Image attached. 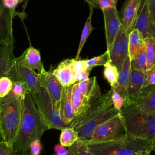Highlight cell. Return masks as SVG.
Here are the masks:
<instances>
[{
    "label": "cell",
    "mask_w": 155,
    "mask_h": 155,
    "mask_svg": "<svg viewBox=\"0 0 155 155\" xmlns=\"http://www.w3.org/2000/svg\"><path fill=\"white\" fill-rule=\"evenodd\" d=\"M49 130L40 115L30 93L22 101L21 119L16 139L12 145L17 155L28 153L30 143L41 139L45 131Z\"/></svg>",
    "instance_id": "1"
},
{
    "label": "cell",
    "mask_w": 155,
    "mask_h": 155,
    "mask_svg": "<svg viewBox=\"0 0 155 155\" xmlns=\"http://www.w3.org/2000/svg\"><path fill=\"white\" fill-rule=\"evenodd\" d=\"M119 114L113 104L110 89L92 99L85 113L75 118L68 127L78 132L77 140L87 142L97 127Z\"/></svg>",
    "instance_id": "2"
},
{
    "label": "cell",
    "mask_w": 155,
    "mask_h": 155,
    "mask_svg": "<svg viewBox=\"0 0 155 155\" xmlns=\"http://www.w3.org/2000/svg\"><path fill=\"white\" fill-rule=\"evenodd\" d=\"M86 143L93 155H147L154 150L152 142L129 135L116 140Z\"/></svg>",
    "instance_id": "3"
},
{
    "label": "cell",
    "mask_w": 155,
    "mask_h": 155,
    "mask_svg": "<svg viewBox=\"0 0 155 155\" xmlns=\"http://www.w3.org/2000/svg\"><path fill=\"white\" fill-rule=\"evenodd\" d=\"M120 114L127 134L153 142L155 139V113L143 111L137 108L124 104Z\"/></svg>",
    "instance_id": "4"
},
{
    "label": "cell",
    "mask_w": 155,
    "mask_h": 155,
    "mask_svg": "<svg viewBox=\"0 0 155 155\" xmlns=\"http://www.w3.org/2000/svg\"><path fill=\"white\" fill-rule=\"evenodd\" d=\"M22 101L10 93L0 98V137L2 140L12 146L19 127Z\"/></svg>",
    "instance_id": "5"
},
{
    "label": "cell",
    "mask_w": 155,
    "mask_h": 155,
    "mask_svg": "<svg viewBox=\"0 0 155 155\" xmlns=\"http://www.w3.org/2000/svg\"><path fill=\"white\" fill-rule=\"evenodd\" d=\"M31 95L36 108L48 129L62 130L68 127L63 122L59 110L54 107L44 88L41 87Z\"/></svg>",
    "instance_id": "6"
},
{
    "label": "cell",
    "mask_w": 155,
    "mask_h": 155,
    "mask_svg": "<svg viewBox=\"0 0 155 155\" xmlns=\"http://www.w3.org/2000/svg\"><path fill=\"white\" fill-rule=\"evenodd\" d=\"M128 136L120 114L97 127L90 139L85 142H102L119 140Z\"/></svg>",
    "instance_id": "7"
},
{
    "label": "cell",
    "mask_w": 155,
    "mask_h": 155,
    "mask_svg": "<svg viewBox=\"0 0 155 155\" xmlns=\"http://www.w3.org/2000/svg\"><path fill=\"white\" fill-rule=\"evenodd\" d=\"M5 76L10 78L12 82H18L22 84L27 92L31 94L41 88L38 73L21 65L16 58L14 59L12 65Z\"/></svg>",
    "instance_id": "8"
},
{
    "label": "cell",
    "mask_w": 155,
    "mask_h": 155,
    "mask_svg": "<svg viewBox=\"0 0 155 155\" xmlns=\"http://www.w3.org/2000/svg\"><path fill=\"white\" fill-rule=\"evenodd\" d=\"M129 33L121 25L108 51L110 62L120 70L126 58L129 55Z\"/></svg>",
    "instance_id": "9"
},
{
    "label": "cell",
    "mask_w": 155,
    "mask_h": 155,
    "mask_svg": "<svg viewBox=\"0 0 155 155\" xmlns=\"http://www.w3.org/2000/svg\"><path fill=\"white\" fill-rule=\"evenodd\" d=\"M38 78L41 87L47 91L53 105L59 110L64 87L53 73V70L46 71L44 67L38 73Z\"/></svg>",
    "instance_id": "10"
},
{
    "label": "cell",
    "mask_w": 155,
    "mask_h": 155,
    "mask_svg": "<svg viewBox=\"0 0 155 155\" xmlns=\"http://www.w3.org/2000/svg\"><path fill=\"white\" fill-rule=\"evenodd\" d=\"M15 9L0 0V43L13 44V19Z\"/></svg>",
    "instance_id": "11"
},
{
    "label": "cell",
    "mask_w": 155,
    "mask_h": 155,
    "mask_svg": "<svg viewBox=\"0 0 155 155\" xmlns=\"http://www.w3.org/2000/svg\"><path fill=\"white\" fill-rule=\"evenodd\" d=\"M134 28L139 30L143 39L155 37V22L151 18L146 0H141Z\"/></svg>",
    "instance_id": "12"
},
{
    "label": "cell",
    "mask_w": 155,
    "mask_h": 155,
    "mask_svg": "<svg viewBox=\"0 0 155 155\" xmlns=\"http://www.w3.org/2000/svg\"><path fill=\"white\" fill-rule=\"evenodd\" d=\"M107 51H109L122 25L116 6L102 11Z\"/></svg>",
    "instance_id": "13"
},
{
    "label": "cell",
    "mask_w": 155,
    "mask_h": 155,
    "mask_svg": "<svg viewBox=\"0 0 155 155\" xmlns=\"http://www.w3.org/2000/svg\"><path fill=\"white\" fill-rule=\"evenodd\" d=\"M141 0H125L119 16L123 27L130 33L134 28Z\"/></svg>",
    "instance_id": "14"
},
{
    "label": "cell",
    "mask_w": 155,
    "mask_h": 155,
    "mask_svg": "<svg viewBox=\"0 0 155 155\" xmlns=\"http://www.w3.org/2000/svg\"><path fill=\"white\" fill-rule=\"evenodd\" d=\"M131 73V59L128 55L119 71L117 82L113 87H111L123 97L124 102L128 99V88Z\"/></svg>",
    "instance_id": "15"
},
{
    "label": "cell",
    "mask_w": 155,
    "mask_h": 155,
    "mask_svg": "<svg viewBox=\"0 0 155 155\" xmlns=\"http://www.w3.org/2000/svg\"><path fill=\"white\" fill-rule=\"evenodd\" d=\"M16 59L23 67L33 71L37 70L38 73L44 68L39 51L32 46H30L27 48L21 56L16 58Z\"/></svg>",
    "instance_id": "16"
},
{
    "label": "cell",
    "mask_w": 155,
    "mask_h": 155,
    "mask_svg": "<svg viewBox=\"0 0 155 155\" xmlns=\"http://www.w3.org/2000/svg\"><path fill=\"white\" fill-rule=\"evenodd\" d=\"M72 85L64 87L59 106V113L63 122L68 127L76 117L71 104Z\"/></svg>",
    "instance_id": "17"
},
{
    "label": "cell",
    "mask_w": 155,
    "mask_h": 155,
    "mask_svg": "<svg viewBox=\"0 0 155 155\" xmlns=\"http://www.w3.org/2000/svg\"><path fill=\"white\" fill-rule=\"evenodd\" d=\"M53 73L63 87H68L76 83L74 73L71 66L70 59L61 62L57 67L53 70Z\"/></svg>",
    "instance_id": "18"
},
{
    "label": "cell",
    "mask_w": 155,
    "mask_h": 155,
    "mask_svg": "<svg viewBox=\"0 0 155 155\" xmlns=\"http://www.w3.org/2000/svg\"><path fill=\"white\" fill-rule=\"evenodd\" d=\"M124 104L133 105L147 113H155V88L145 96L128 99L124 102Z\"/></svg>",
    "instance_id": "19"
},
{
    "label": "cell",
    "mask_w": 155,
    "mask_h": 155,
    "mask_svg": "<svg viewBox=\"0 0 155 155\" xmlns=\"http://www.w3.org/2000/svg\"><path fill=\"white\" fill-rule=\"evenodd\" d=\"M91 99L84 96L79 88L78 83L76 82L73 85L71 91V104L76 114V117L82 116L88 108ZM74 118V119H75Z\"/></svg>",
    "instance_id": "20"
},
{
    "label": "cell",
    "mask_w": 155,
    "mask_h": 155,
    "mask_svg": "<svg viewBox=\"0 0 155 155\" xmlns=\"http://www.w3.org/2000/svg\"><path fill=\"white\" fill-rule=\"evenodd\" d=\"M15 58L13 44L0 43V78L5 76L10 70Z\"/></svg>",
    "instance_id": "21"
},
{
    "label": "cell",
    "mask_w": 155,
    "mask_h": 155,
    "mask_svg": "<svg viewBox=\"0 0 155 155\" xmlns=\"http://www.w3.org/2000/svg\"><path fill=\"white\" fill-rule=\"evenodd\" d=\"M145 80V74L131 70L128 88V99L136 98L140 95L143 88Z\"/></svg>",
    "instance_id": "22"
},
{
    "label": "cell",
    "mask_w": 155,
    "mask_h": 155,
    "mask_svg": "<svg viewBox=\"0 0 155 155\" xmlns=\"http://www.w3.org/2000/svg\"><path fill=\"white\" fill-rule=\"evenodd\" d=\"M78 83L81 93L91 100L102 94L96 76L89 78L86 81Z\"/></svg>",
    "instance_id": "23"
},
{
    "label": "cell",
    "mask_w": 155,
    "mask_h": 155,
    "mask_svg": "<svg viewBox=\"0 0 155 155\" xmlns=\"http://www.w3.org/2000/svg\"><path fill=\"white\" fill-rule=\"evenodd\" d=\"M129 56L130 59L145 47L144 39L140 33L136 28H133L129 33Z\"/></svg>",
    "instance_id": "24"
},
{
    "label": "cell",
    "mask_w": 155,
    "mask_h": 155,
    "mask_svg": "<svg viewBox=\"0 0 155 155\" xmlns=\"http://www.w3.org/2000/svg\"><path fill=\"white\" fill-rule=\"evenodd\" d=\"M89 8H90V13L85 23V25L84 26V28L82 30L81 36V39L79 41V47L78 49L77 53L75 56V59H79V56L80 53L81 52V50L85 44L88 36L91 34V31L93 30V27L91 24V18L93 14V10H94V7L91 5H89Z\"/></svg>",
    "instance_id": "25"
},
{
    "label": "cell",
    "mask_w": 155,
    "mask_h": 155,
    "mask_svg": "<svg viewBox=\"0 0 155 155\" xmlns=\"http://www.w3.org/2000/svg\"><path fill=\"white\" fill-rule=\"evenodd\" d=\"M131 70L145 74L147 71V60L145 54V47L142 48L136 55L131 59Z\"/></svg>",
    "instance_id": "26"
},
{
    "label": "cell",
    "mask_w": 155,
    "mask_h": 155,
    "mask_svg": "<svg viewBox=\"0 0 155 155\" xmlns=\"http://www.w3.org/2000/svg\"><path fill=\"white\" fill-rule=\"evenodd\" d=\"M144 43L148 71L155 67V37L145 38Z\"/></svg>",
    "instance_id": "27"
},
{
    "label": "cell",
    "mask_w": 155,
    "mask_h": 155,
    "mask_svg": "<svg viewBox=\"0 0 155 155\" xmlns=\"http://www.w3.org/2000/svg\"><path fill=\"white\" fill-rule=\"evenodd\" d=\"M78 133L73 128L67 127L61 130L59 143L65 147L72 145L78 139Z\"/></svg>",
    "instance_id": "28"
},
{
    "label": "cell",
    "mask_w": 155,
    "mask_h": 155,
    "mask_svg": "<svg viewBox=\"0 0 155 155\" xmlns=\"http://www.w3.org/2000/svg\"><path fill=\"white\" fill-rule=\"evenodd\" d=\"M104 76L111 87L116 84L119 76V70L108 61L104 65Z\"/></svg>",
    "instance_id": "29"
},
{
    "label": "cell",
    "mask_w": 155,
    "mask_h": 155,
    "mask_svg": "<svg viewBox=\"0 0 155 155\" xmlns=\"http://www.w3.org/2000/svg\"><path fill=\"white\" fill-rule=\"evenodd\" d=\"M67 149L68 155H93L90 150L88 144L83 141L76 140Z\"/></svg>",
    "instance_id": "30"
},
{
    "label": "cell",
    "mask_w": 155,
    "mask_h": 155,
    "mask_svg": "<svg viewBox=\"0 0 155 155\" xmlns=\"http://www.w3.org/2000/svg\"><path fill=\"white\" fill-rule=\"evenodd\" d=\"M108 61H110L109 58V53L107 50L102 54L95 56L91 59L86 60V65L87 67V70L90 72L91 70L95 67L104 65Z\"/></svg>",
    "instance_id": "31"
},
{
    "label": "cell",
    "mask_w": 155,
    "mask_h": 155,
    "mask_svg": "<svg viewBox=\"0 0 155 155\" xmlns=\"http://www.w3.org/2000/svg\"><path fill=\"white\" fill-rule=\"evenodd\" d=\"M13 82L7 76L0 78V98L6 96L12 90Z\"/></svg>",
    "instance_id": "32"
},
{
    "label": "cell",
    "mask_w": 155,
    "mask_h": 155,
    "mask_svg": "<svg viewBox=\"0 0 155 155\" xmlns=\"http://www.w3.org/2000/svg\"><path fill=\"white\" fill-rule=\"evenodd\" d=\"M15 97L23 100L25 96V94L28 93L24 86L18 82H13L12 88L10 92Z\"/></svg>",
    "instance_id": "33"
},
{
    "label": "cell",
    "mask_w": 155,
    "mask_h": 155,
    "mask_svg": "<svg viewBox=\"0 0 155 155\" xmlns=\"http://www.w3.org/2000/svg\"><path fill=\"white\" fill-rule=\"evenodd\" d=\"M86 60L87 59H70V64L74 73V74L78 73L88 71L86 65Z\"/></svg>",
    "instance_id": "34"
},
{
    "label": "cell",
    "mask_w": 155,
    "mask_h": 155,
    "mask_svg": "<svg viewBox=\"0 0 155 155\" xmlns=\"http://www.w3.org/2000/svg\"><path fill=\"white\" fill-rule=\"evenodd\" d=\"M155 88V67L147 71L145 73V80L142 91L147 88Z\"/></svg>",
    "instance_id": "35"
},
{
    "label": "cell",
    "mask_w": 155,
    "mask_h": 155,
    "mask_svg": "<svg viewBox=\"0 0 155 155\" xmlns=\"http://www.w3.org/2000/svg\"><path fill=\"white\" fill-rule=\"evenodd\" d=\"M111 100L115 108L120 114L122 108L124 104V99L123 97L112 87H111Z\"/></svg>",
    "instance_id": "36"
},
{
    "label": "cell",
    "mask_w": 155,
    "mask_h": 155,
    "mask_svg": "<svg viewBox=\"0 0 155 155\" xmlns=\"http://www.w3.org/2000/svg\"><path fill=\"white\" fill-rule=\"evenodd\" d=\"M42 147L40 139L33 140L30 145L28 154L30 155H41Z\"/></svg>",
    "instance_id": "37"
},
{
    "label": "cell",
    "mask_w": 155,
    "mask_h": 155,
    "mask_svg": "<svg viewBox=\"0 0 155 155\" xmlns=\"http://www.w3.org/2000/svg\"><path fill=\"white\" fill-rule=\"evenodd\" d=\"M0 155H17L13 147L8 143L0 140Z\"/></svg>",
    "instance_id": "38"
},
{
    "label": "cell",
    "mask_w": 155,
    "mask_h": 155,
    "mask_svg": "<svg viewBox=\"0 0 155 155\" xmlns=\"http://www.w3.org/2000/svg\"><path fill=\"white\" fill-rule=\"evenodd\" d=\"M90 73V72H89L88 71H85L76 73L74 74V79H75L76 83L81 82L89 79Z\"/></svg>",
    "instance_id": "39"
},
{
    "label": "cell",
    "mask_w": 155,
    "mask_h": 155,
    "mask_svg": "<svg viewBox=\"0 0 155 155\" xmlns=\"http://www.w3.org/2000/svg\"><path fill=\"white\" fill-rule=\"evenodd\" d=\"M54 151L56 155H68V149L61 143L56 144L54 146Z\"/></svg>",
    "instance_id": "40"
},
{
    "label": "cell",
    "mask_w": 155,
    "mask_h": 155,
    "mask_svg": "<svg viewBox=\"0 0 155 155\" xmlns=\"http://www.w3.org/2000/svg\"><path fill=\"white\" fill-rule=\"evenodd\" d=\"M153 21L155 22V0H146Z\"/></svg>",
    "instance_id": "41"
},
{
    "label": "cell",
    "mask_w": 155,
    "mask_h": 155,
    "mask_svg": "<svg viewBox=\"0 0 155 155\" xmlns=\"http://www.w3.org/2000/svg\"><path fill=\"white\" fill-rule=\"evenodd\" d=\"M88 5H91L94 8H97V3L99 0H85Z\"/></svg>",
    "instance_id": "42"
},
{
    "label": "cell",
    "mask_w": 155,
    "mask_h": 155,
    "mask_svg": "<svg viewBox=\"0 0 155 155\" xmlns=\"http://www.w3.org/2000/svg\"><path fill=\"white\" fill-rule=\"evenodd\" d=\"M17 1H18V4H19V3L22 2L23 1H26V0H17Z\"/></svg>",
    "instance_id": "43"
},
{
    "label": "cell",
    "mask_w": 155,
    "mask_h": 155,
    "mask_svg": "<svg viewBox=\"0 0 155 155\" xmlns=\"http://www.w3.org/2000/svg\"><path fill=\"white\" fill-rule=\"evenodd\" d=\"M153 145H154V147H155V139L154 140V141L153 142Z\"/></svg>",
    "instance_id": "44"
},
{
    "label": "cell",
    "mask_w": 155,
    "mask_h": 155,
    "mask_svg": "<svg viewBox=\"0 0 155 155\" xmlns=\"http://www.w3.org/2000/svg\"><path fill=\"white\" fill-rule=\"evenodd\" d=\"M117 1H118V0H115V1H116V2H117Z\"/></svg>",
    "instance_id": "45"
},
{
    "label": "cell",
    "mask_w": 155,
    "mask_h": 155,
    "mask_svg": "<svg viewBox=\"0 0 155 155\" xmlns=\"http://www.w3.org/2000/svg\"><path fill=\"white\" fill-rule=\"evenodd\" d=\"M26 155H30V154L28 153V154H26Z\"/></svg>",
    "instance_id": "46"
},
{
    "label": "cell",
    "mask_w": 155,
    "mask_h": 155,
    "mask_svg": "<svg viewBox=\"0 0 155 155\" xmlns=\"http://www.w3.org/2000/svg\"><path fill=\"white\" fill-rule=\"evenodd\" d=\"M147 155H150V154H147Z\"/></svg>",
    "instance_id": "47"
}]
</instances>
